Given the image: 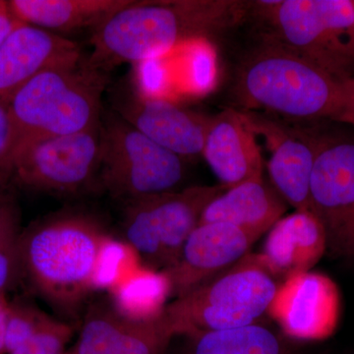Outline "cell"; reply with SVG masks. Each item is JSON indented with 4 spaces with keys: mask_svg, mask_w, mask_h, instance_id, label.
Listing matches in <instances>:
<instances>
[{
    "mask_svg": "<svg viewBox=\"0 0 354 354\" xmlns=\"http://www.w3.org/2000/svg\"><path fill=\"white\" fill-rule=\"evenodd\" d=\"M9 304L6 291L0 290V354H6V337Z\"/></svg>",
    "mask_w": 354,
    "mask_h": 354,
    "instance_id": "27",
    "label": "cell"
},
{
    "mask_svg": "<svg viewBox=\"0 0 354 354\" xmlns=\"http://www.w3.org/2000/svg\"><path fill=\"white\" fill-rule=\"evenodd\" d=\"M99 167L100 127L26 147L16 156L12 179L30 189L73 195L97 183Z\"/></svg>",
    "mask_w": 354,
    "mask_h": 354,
    "instance_id": "10",
    "label": "cell"
},
{
    "mask_svg": "<svg viewBox=\"0 0 354 354\" xmlns=\"http://www.w3.org/2000/svg\"><path fill=\"white\" fill-rule=\"evenodd\" d=\"M20 211L12 197L0 198V290L20 281Z\"/></svg>",
    "mask_w": 354,
    "mask_h": 354,
    "instance_id": "23",
    "label": "cell"
},
{
    "mask_svg": "<svg viewBox=\"0 0 354 354\" xmlns=\"http://www.w3.org/2000/svg\"><path fill=\"white\" fill-rule=\"evenodd\" d=\"M341 293L326 274L304 272L283 279L269 315L295 342H318L334 335L341 318Z\"/></svg>",
    "mask_w": 354,
    "mask_h": 354,
    "instance_id": "12",
    "label": "cell"
},
{
    "mask_svg": "<svg viewBox=\"0 0 354 354\" xmlns=\"http://www.w3.org/2000/svg\"><path fill=\"white\" fill-rule=\"evenodd\" d=\"M202 156L227 189L263 178L257 135L237 109H225L212 116Z\"/></svg>",
    "mask_w": 354,
    "mask_h": 354,
    "instance_id": "17",
    "label": "cell"
},
{
    "mask_svg": "<svg viewBox=\"0 0 354 354\" xmlns=\"http://www.w3.org/2000/svg\"><path fill=\"white\" fill-rule=\"evenodd\" d=\"M223 186H192L125 205L121 234L148 269L162 272L176 262L203 211Z\"/></svg>",
    "mask_w": 354,
    "mask_h": 354,
    "instance_id": "8",
    "label": "cell"
},
{
    "mask_svg": "<svg viewBox=\"0 0 354 354\" xmlns=\"http://www.w3.org/2000/svg\"><path fill=\"white\" fill-rule=\"evenodd\" d=\"M278 286L259 255L249 253L227 272L162 310L177 335L236 329L260 323L269 314Z\"/></svg>",
    "mask_w": 354,
    "mask_h": 354,
    "instance_id": "6",
    "label": "cell"
},
{
    "mask_svg": "<svg viewBox=\"0 0 354 354\" xmlns=\"http://www.w3.org/2000/svg\"><path fill=\"white\" fill-rule=\"evenodd\" d=\"M269 37L341 80L354 78V1L250 2Z\"/></svg>",
    "mask_w": 354,
    "mask_h": 354,
    "instance_id": "5",
    "label": "cell"
},
{
    "mask_svg": "<svg viewBox=\"0 0 354 354\" xmlns=\"http://www.w3.org/2000/svg\"><path fill=\"white\" fill-rule=\"evenodd\" d=\"M286 202L262 179L225 189L203 211L199 223H223L259 239L283 218Z\"/></svg>",
    "mask_w": 354,
    "mask_h": 354,
    "instance_id": "19",
    "label": "cell"
},
{
    "mask_svg": "<svg viewBox=\"0 0 354 354\" xmlns=\"http://www.w3.org/2000/svg\"><path fill=\"white\" fill-rule=\"evenodd\" d=\"M241 113L271 153L268 169L274 189L295 211H310V183L316 156L313 133L264 114Z\"/></svg>",
    "mask_w": 354,
    "mask_h": 354,
    "instance_id": "15",
    "label": "cell"
},
{
    "mask_svg": "<svg viewBox=\"0 0 354 354\" xmlns=\"http://www.w3.org/2000/svg\"><path fill=\"white\" fill-rule=\"evenodd\" d=\"M354 127V78L351 83V95H349L348 113H346V122Z\"/></svg>",
    "mask_w": 354,
    "mask_h": 354,
    "instance_id": "28",
    "label": "cell"
},
{
    "mask_svg": "<svg viewBox=\"0 0 354 354\" xmlns=\"http://www.w3.org/2000/svg\"><path fill=\"white\" fill-rule=\"evenodd\" d=\"M82 59L75 41L22 23L0 46V102L8 106L14 95L41 72Z\"/></svg>",
    "mask_w": 354,
    "mask_h": 354,
    "instance_id": "16",
    "label": "cell"
},
{
    "mask_svg": "<svg viewBox=\"0 0 354 354\" xmlns=\"http://www.w3.org/2000/svg\"><path fill=\"white\" fill-rule=\"evenodd\" d=\"M108 232L90 216L59 214L25 230L20 281L66 318H78L97 288Z\"/></svg>",
    "mask_w": 354,
    "mask_h": 354,
    "instance_id": "2",
    "label": "cell"
},
{
    "mask_svg": "<svg viewBox=\"0 0 354 354\" xmlns=\"http://www.w3.org/2000/svg\"><path fill=\"white\" fill-rule=\"evenodd\" d=\"M281 330L257 323L236 329L177 335L167 354H300Z\"/></svg>",
    "mask_w": 354,
    "mask_h": 354,
    "instance_id": "20",
    "label": "cell"
},
{
    "mask_svg": "<svg viewBox=\"0 0 354 354\" xmlns=\"http://www.w3.org/2000/svg\"><path fill=\"white\" fill-rule=\"evenodd\" d=\"M17 138L8 106L0 102V186L13 178Z\"/></svg>",
    "mask_w": 354,
    "mask_h": 354,
    "instance_id": "25",
    "label": "cell"
},
{
    "mask_svg": "<svg viewBox=\"0 0 354 354\" xmlns=\"http://www.w3.org/2000/svg\"><path fill=\"white\" fill-rule=\"evenodd\" d=\"M106 72L86 58L46 70L21 88L8 104L17 138V153L41 140L95 129L101 124Z\"/></svg>",
    "mask_w": 354,
    "mask_h": 354,
    "instance_id": "4",
    "label": "cell"
},
{
    "mask_svg": "<svg viewBox=\"0 0 354 354\" xmlns=\"http://www.w3.org/2000/svg\"><path fill=\"white\" fill-rule=\"evenodd\" d=\"M353 79L330 75L263 35L237 69L234 94L241 111L281 121L346 122Z\"/></svg>",
    "mask_w": 354,
    "mask_h": 354,
    "instance_id": "3",
    "label": "cell"
},
{
    "mask_svg": "<svg viewBox=\"0 0 354 354\" xmlns=\"http://www.w3.org/2000/svg\"><path fill=\"white\" fill-rule=\"evenodd\" d=\"M313 136L310 211L322 225L330 257L354 262V141Z\"/></svg>",
    "mask_w": 354,
    "mask_h": 354,
    "instance_id": "9",
    "label": "cell"
},
{
    "mask_svg": "<svg viewBox=\"0 0 354 354\" xmlns=\"http://www.w3.org/2000/svg\"><path fill=\"white\" fill-rule=\"evenodd\" d=\"M258 239L228 223H199L176 262L160 272L169 286V297H183L227 272L250 253Z\"/></svg>",
    "mask_w": 354,
    "mask_h": 354,
    "instance_id": "13",
    "label": "cell"
},
{
    "mask_svg": "<svg viewBox=\"0 0 354 354\" xmlns=\"http://www.w3.org/2000/svg\"><path fill=\"white\" fill-rule=\"evenodd\" d=\"M113 111L156 144L184 158L202 155L212 116L186 111L138 88L116 91Z\"/></svg>",
    "mask_w": 354,
    "mask_h": 354,
    "instance_id": "14",
    "label": "cell"
},
{
    "mask_svg": "<svg viewBox=\"0 0 354 354\" xmlns=\"http://www.w3.org/2000/svg\"><path fill=\"white\" fill-rule=\"evenodd\" d=\"M327 253L320 221L312 212L295 211L283 216L268 232L261 262L274 279L308 272Z\"/></svg>",
    "mask_w": 354,
    "mask_h": 354,
    "instance_id": "18",
    "label": "cell"
},
{
    "mask_svg": "<svg viewBox=\"0 0 354 354\" xmlns=\"http://www.w3.org/2000/svg\"><path fill=\"white\" fill-rule=\"evenodd\" d=\"M74 326L50 315L35 304L14 300L9 304L6 354H64Z\"/></svg>",
    "mask_w": 354,
    "mask_h": 354,
    "instance_id": "22",
    "label": "cell"
},
{
    "mask_svg": "<svg viewBox=\"0 0 354 354\" xmlns=\"http://www.w3.org/2000/svg\"><path fill=\"white\" fill-rule=\"evenodd\" d=\"M176 335L164 310L133 317L99 298L86 307L75 346L64 354H167Z\"/></svg>",
    "mask_w": 354,
    "mask_h": 354,
    "instance_id": "11",
    "label": "cell"
},
{
    "mask_svg": "<svg viewBox=\"0 0 354 354\" xmlns=\"http://www.w3.org/2000/svg\"><path fill=\"white\" fill-rule=\"evenodd\" d=\"M183 51L184 92L203 95L215 86L218 76L216 51L207 39H195L181 46Z\"/></svg>",
    "mask_w": 354,
    "mask_h": 354,
    "instance_id": "24",
    "label": "cell"
},
{
    "mask_svg": "<svg viewBox=\"0 0 354 354\" xmlns=\"http://www.w3.org/2000/svg\"><path fill=\"white\" fill-rule=\"evenodd\" d=\"M9 8L24 24L46 31L99 27L130 0H11Z\"/></svg>",
    "mask_w": 354,
    "mask_h": 354,
    "instance_id": "21",
    "label": "cell"
},
{
    "mask_svg": "<svg viewBox=\"0 0 354 354\" xmlns=\"http://www.w3.org/2000/svg\"><path fill=\"white\" fill-rule=\"evenodd\" d=\"M22 24L11 12L8 2L0 0V46L18 27Z\"/></svg>",
    "mask_w": 354,
    "mask_h": 354,
    "instance_id": "26",
    "label": "cell"
},
{
    "mask_svg": "<svg viewBox=\"0 0 354 354\" xmlns=\"http://www.w3.org/2000/svg\"><path fill=\"white\" fill-rule=\"evenodd\" d=\"M250 2L235 0L135 1L95 28L86 60L100 71L141 64L178 46L232 28L244 19Z\"/></svg>",
    "mask_w": 354,
    "mask_h": 354,
    "instance_id": "1",
    "label": "cell"
},
{
    "mask_svg": "<svg viewBox=\"0 0 354 354\" xmlns=\"http://www.w3.org/2000/svg\"><path fill=\"white\" fill-rule=\"evenodd\" d=\"M104 114L97 185L125 205L179 190L185 176L184 158L156 144L115 111Z\"/></svg>",
    "mask_w": 354,
    "mask_h": 354,
    "instance_id": "7",
    "label": "cell"
}]
</instances>
